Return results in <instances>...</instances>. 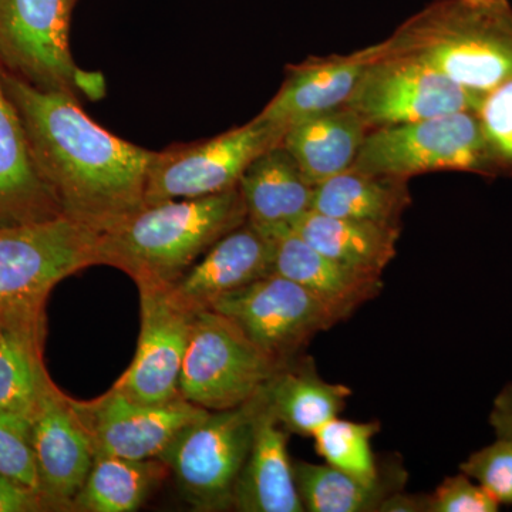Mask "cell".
<instances>
[{
  "instance_id": "cell-5",
  "label": "cell",
  "mask_w": 512,
  "mask_h": 512,
  "mask_svg": "<svg viewBox=\"0 0 512 512\" xmlns=\"http://www.w3.org/2000/svg\"><path fill=\"white\" fill-rule=\"evenodd\" d=\"M262 393L234 409L208 412L185 427L161 454L194 510H234L235 488L251 448Z\"/></svg>"
},
{
  "instance_id": "cell-2",
  "label": "cell",
  "mask_w": 512,
  "mask_h": 512,
  "mask_svg": "<svg viewBox=\"0 0 512 512\" xmlns=\"http://www.w3.org/2000/svg\"><path fill=\"white\" fill-rule=\"evenodd\" d=\"M245 221L238 185L207 197L144 205L101 232L99 265L126 272L136 285L170 286Z\"/></svg>"
},
{
  "instance_id": "cell-14",
  "label": "cell",
  "mask_w": 512,
  "mask_h": 512,
  "mask_svg": "<svg viewBox=\"0 0 512 512\" xmlns=\"http://www.w3.org/2000/svg\"><path fill=\"white\" fill-rule=\"evenodd\" d=\"M42 495L52 511H74V500L92 468L94 448L74 400L59 389L30 416Z\"/></svg>"
},
{
  "instance_id": "cell-11",
  "label": "cell",
  "mask_w": 512,
  "mask_h": 512,
  "mask_svg": "<svg viewBox=\"0 0 512 512\" xmlns=\"http://www.w3.org/2000/svg\"><path fill=\"white\" fill-rule=\"evenodd\" d=\"M367 66L346 106L370 130L477 111L483 97L409 57L384 50Z\"/></svg>"
},
{
  "instance_id": "cell-13",
  "label": "cell",
  "mask_w": 512,
  "mask_h": 512,
  "mask_svg": "<svg viewBox=\"0 0 512 512\" xmlns=\"http://www.w3.org/2000/svg\"><path fill=\"white\" fill-rule=\"evenodd\" d=\"M141 328L136 355L114 387L141 403L180 397V377L194 313L174 302L167 286L138 284Z\"/></svg>"
},
{
  "instance_id": "cell-22",
  "label": "cell",
  "mask_w": 512,
  "mask_h": 512,
  "mask_svg": "<svg viewBox=\"0 0 512 512\" xmlns=\"http://www.w3.org/2000/svg\"><path fill=\"white\" fill-rule=\"evenodd\" d=\"M350 394L345 384L323 379L312 357L289 360L265 386L266 402L276 420L302 437H312L323 424L339 417Z\"/></svg>"
},
{
  "instance_id": "cell-36",
  "label": "cell",
  "mask_w": 512,
  "mask_h": 512,
  "mask_svg": "<svg viewBox=\"0 0 512 512\" xmlns=\"http://www.w3.org/2000/svg\"><path fill=\"white\" fill-rule=\"evenodd\" d=\"M77 3V0H69V5L72 6V8H74V5H76Z\"/></svg>"
},
{
  "instance_id": "cell-34",
  "label": "cell",
  "mask_w": 512,
  "mask_h": 512,
  "mask_svg": "<svg viewBox=\"0 0 512 512\" xmlns=\"http://www.w3.org/2000/svg\"><path fill=\"white\" fill-rule=\"evenodd\" d=\"M490 424L497 439L512 441V382L495 397Z\"/></svg>"
},
{
  "instance_id": "cell-4",
  "label": "cell",
  "mask_w": 512,
  "mask_h": 512,
  "mask_svg": "<svg viewBox=\"0 0 512 512\" xmlns=\"http://www.w3.org/2000/svg\"><path fill=\"white\" fill-rule=\"evenodd\" d=\"M100 232L67 217L0 227V320L45 318L63 279L99 265Z\"/></svg>"
},
{
  "instance_id": "cell-6",
  "label": "cell",
  "mask_w": 512,
  "mask_h": 512,
  "mask_svg": "<svg viewBox=\"0 0 512 512\" xmlns=\"http://www.w3.org/2000/svg\"><path fill=\"white\" fill-rule=\"evenodd\" d=\"M352 168L406 181L440 171L494 178L476 111L370 130Z\"/></svg>"
},
{
  "instance_id": "cell-10",
  "label": "cell",
  "mask_w": 512,
  "mask_h": 512,
  "mask_svg": "<svg viewBox=\"0 0 512 512\" xmlns=\"http://www.w3.org/2000/svg\"><path fill=\"white\" fill-rule=\"evenodd\" d=\"M72 10L69 0H0L3 72L46 92L90 93L70 53Z\"/></svg>"
},
{
  "instance_id": "cell-30",
  "label": "cell",
  "mask_w": 512,
  "mask_h": 512,
  "mask_svg": "<svg viewBox=\"0 0 512 512\" xmlns=\"http://www.w3.org/2000/svg\"><path fill=\"white\" fill-rule=\"evenodd\" d=\"M0 473L42 494L28 414L0 410Z\"/></svg>"
},
{
  "instance_id": "cell-31",
  "label": "cell",
  "mask_w": 512,
  "mask_h": 512,
  "mask_svg": "<svg viewBox=\"0 0 512 512\" xmlns=\"http://www.w3.org/2000/svg\"><path fill=\"white\" fill-rule=\"evenodd\" d=\"M461 473L473 478L500 505H512V441L497 439L474 451L460 464Z\"/></svg>"
},
{
  "instance_id": "cell-9",
  "label": "cell",
  "mask_w": 512,
  "mask_h": 512,
  "mask_svg": "<svg viewBox=\"0 0 512 512\" xmlns=\"http://www.w3.org/2000/svg\"><path fill=\"white\" fill-rule=\"evenodd\" d=\"M259 349L286 363L316 335L348 319L308 289L278 274L264 276L212 303Z\"/></svg>"
},
{
  "instance_id": "cell-21",
  "label": "cell",
  "mask_w": 512,
  "mask_h": 512,
  "mask_svg": "<svg viewBox=\"0 0 512 512\" xmlns=\"http://www.w3.org/2000/svg\"><path fill=\"white\" fill-rule=\"evenodd\" d=\"M369 128L348 106L296 121L281 144L315 187L355 164Z\"/></svg>"
},
{
  "instance_id": "cell-24",
  "label": "cell",
  "mask_w": 512,
  "mask_h": 512,
  "mask_svg": "<svg viewBox=\"0 0 512 512\" xmlns=\"http://www.w3.org/2000/svg\"><path fill=\"white\" fill-rule=\"evenodd\" d=\"M46 316L0 320V410L32 416L56 389L43 362Z\"/></svg>"
},
{
  "instance_id": "cell-1",
  "label": "cell",
  "mask_w": 512,
  "mask_h": 512,
  "mask_svg": "<svg viewBox=\"0 0 512 512\" xmlns=\"http://www.w3.org/2000/svg\"><path fill=\"white\" fill-rule=\"evenodd\" d=\"M2 80L37 173L64 217L101 234L144 207L153 151L99 126L77 97L37 89L3 70Z\"/></svg>"
},
{
  "instance_id": "cell-16",
  "label": "cell",
  "mask_w": 512,
  "mask_h": 512,
  "mask_svg": "<svg viewBox=\"0 0 512 512\" xmlns=\"http://www.w3.org/2000/svg\"><path fill=\"white\" fill-rule=\"evenodd\" d=\"M380 52L382 45L377 43L348 55L308 57L289 64L281 89L256 117L286 131L296 121L346 106Z\"/></svg>"
},
{
  "instance_id": "cell-12",
  "label": "cell",
  "mask_w": 512,
  "mask_h": 512,
  "mask_svg": "<svg viewBox=\"0 0 512 512\" xmlns=\"http://www.w3.org/2000/svg\"><path fill=\"white\" fill-rule=\"evenodd\" d=\"M74 407L92 439L94 456L130 460L160 458L175 437L200 420L208 410L183 397L165 403H141L116 387L92 402Z\"/></svg>"
},
{
  "instance_id": "cell-23",
  "label": "cell",
  "mask_w": 512,
  "mask_h": 512,
  "mask_svg": "<svg viewBox=\"0 0 512 512\" xmlns=\"http://www.w3.org/2000/svg\"><path fill=\"white\" fill-rule=\"evenodd\" d=\"M293 474L303 508L309 512H379L384 500L404 490L407 481L399 460L383 461L380 476L373 481L303 460L293 461Z\"/></svg>"
},
{
  "instance_id": "cell-33",
  "label": "cell",
  "mask_w": 512,
  "mask_h": 512,
  "mask_svg": "<svg viewBox=\"0 0 512 512\" xmlns=\"http://www.w3.org/2000/svg\"><path fill=\"white\" fill-rule=\"evenodd\" d=\"M52 511L45 497L0 473V512Z\"/></svg>"
},
{
  "instance_id": "cell-15",
  "label": "cell",
  "mask_w": 512,
  "mask_h": 512,
  "mask_svg": "<svg viewBox=\"0 0 512 512\" xmlns=\"http://www.w3.org/2000/svg\"><path fill=\"white\" fill-rule=\"evenodd\" d=\"M275 239L245 221L222 237L173 285L171 298L192 313L272 274Z\"/></svg>"
},
{
  "instance_id": "cell-29",
  "label": "cell",
  "mask_w": 512,
  "mask_h": 512,
  "mask_svg": "<svg viewBox=\"0 0 512 512\" xmlns=\"http://www.w3.org/2000/svg\"><path fill=\"white\" fill-rule=\"evenodd\" d=\"M495 177H512V76L484 94L476 111Z\"/></svg>"
},
{
  "instance_id": "cell-32",
  "label": "cell",
  "mask_w": 512,
  "mask_h": 512,
  "mask_svg": "<svg viewBox=\"0 0 512 512\" xmlns=\"http://www.w3.org/2000/svg\"><path fill=\"white\" fill-rule=\"evenodd\" d=\"M500 507L493 495L461 471L429 494V512H497Z\"/></svg>"
},
{
  "instance_id": "cell-35",
  "label": "cell",
  "mask_w": 512,
  "mask_h": 512,
  "mask_svg": "<svg viewBox=\"0 0 512 512\" xmlns=\"http://www.w3.org/2000/svg\"><path fill=\"white\" fill-rule=\"evenodd\" d=\"M379 512H429V494H406L397 491L380 505Z\"/></svg>"
},
{
  "instance_id": "cell-20",
  "label": "cell",
  "mask_w": 512,
  "mask_h": 512,
  "mask_svg": "<svg viewBox=\"0 0 512 512\" xmlns=\"http://www.w3.org/2000/svg\"><path fill=\"white\" fill-rule=\"evenodd\" d=\"M272 271L308 289L348 318L383 289L382 276L362 274L333 261L295 231L275 239Z\"/></svg>"
},
{
  "instance_id": "cell-8",
  "label": "cell",
  "mask_w": 512,
  "mask_h": 512,
  "mask_svg": "<svg viewBox=\"0 0 512 512\" xmlns=\"http://www.w3.org/2000/svg\"><path fill=\"white\" fill-rule=\"evenodd\" d=\"M284 134L285 128L254 117L220 136L153 151L144 205L207 197L237 187L248 165L281 144Z\"/></svg>"
},
{
  "instance_id": "cell-25",
  "label": "cell",
  "mask_w": 512,
  "mask_h": 512,
  "mask_svg": "<svg viewBox=\"0 0 512 512\" xmlns=\"http://www.w3.org/2000/svg\"><path fill=\"white\" fill-rule=\"evenodd\" d=\"M412 205L409 181L349 168L315 185L312 211L329 217L402 227Z\"/></svg>"
},
{
  "instance_id": "cell-18",
  "label": "cell",
  "mask_w": 512,
  "mask_h": 512,
  "mask_svg": "<svg viewBox=\"0 0 512 512\" xmlns=\"http://www.w3.org/2000/svg\"><path fill=\"white\" fill-rule=\"evenodd\" d=\"M289 431L276 420L265 389L256 414L254 437L237 488L234 510L241 512H303L288 453Z\"/></svg>"
},
{
  "instance_id": "cell-17",
  "label": "cell",
  "mask_w": 512,
  "mask_h": 512,
  "mask_svg": "<svg viewBox=\"0 0 512 512\" xmlns=\"http://www.w3.org/2000/svg\"><path fill=\"white\" fill-rule=\"evenodd\" d=\"M238 188L247 221L272 239L293 231L312 211L315 187L282 144L256 157L242 174Z\"/></svg>"
},
{
  "instance_id": "cell-3",
  "label": "cell",
  "mask_w": 512,
  "mask_h": 512,
  "mask_svg": "<svg viewBox=\"0 0 512 512\" xmlns=\"http://www.w3.org/2000/svg\"><path fill=\"white\" fill-rule=\"evenodd\" d=\"M382 43L483 97L512 76V3L434 0Z\"/></svg>"
},
{
  "instance_id": "cell-26",
  "label": "cell",
  "mask_w": 512,
  "mask_h": 512,
  "mask_svg": "<svg viewBox=\"0 0 512 512\" xmlns=\"http://www.w3.org/2000/svg\"><path fill=\"white\" fill-rule=\"evenodd\" d=\"M293 231L333 261L362 274L382 276L397 254L402 227L345 220L311 211Z\"/></svg>"
},
{
  "instance_id": "cell-7",
  "label": "cell",
  "mask_w": 512,
  "mask_h": 512,
  "mask_svg": "<svg viewBox=\"0 0 512 512\" xmlns=\"http://www.w3.org/2000/svg\"><path fill=\"white\" fill-rule=\"evenodd\" d=\"M284 365L227 316L202 309L192 318L180 396L208 412L234 409L261 393Z\"/></svg>"
},
{
  "instance_id": "cell-28",
  "label": "cell",
  "mask_w": 512,
  "mask_h": 512,
  "mask_svg": "<svg viewBox=\"0 0 512 512\" xmlns=\"http://www.w3.org/2000/svg\"><path fill=\"white\" fill-rule=\"evenodd\" d=\"M379 421L329 420L315 434L316 453L329 466L360 480L373 481L380 476L382 464L373 454L372 440L379 433Z\"/></svg>"
},
{
  "instance_id": "cell-19",
  "label": "cell",
  "mask_w": 512,
  "mask_h": 512,
  "mask_svg": "<svg viewBox=\"0 0 512 512\" xmlns=\"http://www.w3.org/2000/svg\"><path fill=\"white\" fill-rule=\"evenodd\" d=\"M64 217L59 202L43 183L15 104L0 67V227L35 224Z\"/></svg>"
},
{
  "instance_id": "cell-27",
  "label": "cell",
  "mask_w": 512,
  "mask_h": 512,
  "mask_svg": "<svg viewBox=\"0 0 512 512\" xmlns=\"http://www.w3.org/2000/svg\"><path fill=\"white\" fill-rule=\"evenodd\" d=\"M168 474L170 470L160 458L130 460L96 454L74 500V511H137Z\"/></svg>"
}]
</instances>
